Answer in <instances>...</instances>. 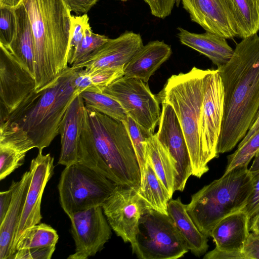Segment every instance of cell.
<instances>
[{
    "label": "cell",
    "mask_w": 259,
    "mask_h": 259,
    "mask_svg": "<svg viewBox=\"0 0 259 259\" xmlns=\"http://www.w3.org/2000/svg\"><path fill=\"white\" fill-rule=\"evenodd\" d=\"M191 21L205 31L227 39L237 37L225 0H181Z\"/></svg>",
    "instance_id": "e0dca14e"
},
{
    "label": "cell",
    "mask_w": 259,
    "mask_h": 259,
    "mask_svg": "<svg viewBox=\"0 0 259 259\" xmlns=\"http://www.w3.org/2000/svg\"><path fill=\"white\" fill-rule=\"evenodd\" d=\"M177 36L182 44L205 56L218 68L228 63L234 52L226 38L209 32L197 33L178 27Z\"/></svg>",
    "instance_id": "7402d4cb"
},
{
    "label": "cell",
    "mask_w": 259,
    "mask_h": 259,
    "mask_svg": "<svg viewBox=\"0 0 259 259\" xmlns=\"http://www.w3.org/2000/svg\"><path fill=\"white\" fill-rule=\"evenodd\" d=\"M259 152V129L243 145L227 156V164L224 173L240 166H248L250 160Z\"/></svg>",
    "instance_id": "f546056e"
},
{
    "label": "cell",
    "mask_w": 259,
    "mask_h": 259,
    "mask_svg": "<svg viewBox=\"0 0 259 259\" xmlns=\"http://www.w3.org/2000/svg\"><path fill=\"white\" fill-rule=\"evenodd\" d=\"M109 39L107 36L95 33L90 26L86 29L84 35L73 53L68 63L73 65L82 61Z\"/></svg>",
    "instance_id": "4dcf8cb0"
},
{
    "label": "cell",
    "mask_w": 259,
    "mask_h": 259,
    "mask_svg": "<svg viewBox=\"0 0 259 259\" xmlns=\"http://www.w3.org/2000/svg\"><path fill=\"white\" fill-rule=\"evenodd\" d=\"M116 185L79 162L70 164L62 171L58 185L61 206L70 217L75 212L102 206Z\"/></svg>",
    "instance_id": "52a82bcc"
},
{
    "label": "cell",
    "mask_w": 259,
    "mask_h": 259,
    "mask_svg": "<svg viewBox=\"0 0 259 259\" xmlns=\"http://www.w3.org/2000/svg\"><path fill=\"white\" fill-rule=\"evenodd\" d=\"M132 248L140 259H177L189 250L168 214L152 208L142 214Z\"/></svg>",
    "instance_id": "ba28073f"
},
{
    "label": "cell",
    "mask_w": 259,
    "mask_h": 259,
    "mask_svg": "<svg viewBox=\"0 0 259 259\" xmlns=\"http://www.w3.org/2000/svg\"><path fill=\"white\" fill-rule=\"evenodd\" d=\"M204 259H245L241 251L225 250L215 247L213 250L206 253Z\"/></svg>",
    "instance_id": "b9f144b4"
},
{
    "label": "cell",
    "mask_w": 259,
    "mask_h": 259,
    "mask_svg": "<svg viewBox=\"0 0 259 259\" xmlns=\"http://www.w3.org/2000/svg\"><path fill=\"white\" fill-rule=\"evenodd\" d=\"M123 69L124 67H111L86 71L91 76L93 86V89L90 91L101 93L103 89L124 76Z\"/></svg>",
    "instance_id": "836d02e7"
},
{
    "label": "cell",
    "mask_w": 259,
    "mask_h": 259,
    "mask_svg": "<svg viewBox=\"0 0 259 259\" xmlns=\"http://www.w3.org/2000/svg\"><path fill=\"white\" fill-rule=\"evenodd\" d=\"M75 252L68 259H87L101 250L112 235L102 206L74 213L70 217Z\"/></svg>",
    "instance_id": "7c38bea8"
},
{
    "label": "cell",
    "mask_w": 259,
    "mask_h": 259,
    "mask_svg": "<svg viewBox=\"0 0 259 259\" xmlns=\"http://www.w3.org/2000/svg\"><path fill=\"white\" fill-rule=\"evenodd\" d=\"M90 26L89 18L87 14L81 15H71V40L69 47L68 62L73 52L82 40L86 29Z\"/></svg>",
    "instance_id": "d590c367"
},
{
    "label": "cell",
    "mask_w": 259,
    "mask_h": 259,
    "mask_svg": "<svg viewBox=\"0 0 259 259\" xmlns=\"http://www.w3.org/2000/svg\"><path fill=\"white\" fill-rule=\"evenodd\" d=\"M224 91L218 69H211L204 92L199 121L201 146L208 163L219 157L217 146L224 113Z\"/></svg>",
    "instance_id": "4fadbf2b"
},
{
    "label": "cell",
    "mask_w": 259,
    "mask_h": 259,
    "mask_svg": "<svg viewBox=\"0 0 259 259\" xmlns=\"http://www.w3.org/2000/svg\"><path fill=\"white\" fill-rule=\"evenodd\" d=\"M85 105L80 95L69 105L61 121V151L58 163L67 166L78 162V149Z\"/></svg>",
    "instance_id": "d6986e66"
},
{
    "label": "cell",
    "mask_w": 259,
    "mask_h": 259,
    "mask_svg": "<svg viewBox=\"0 0 259 259\" xmlns=\"http://www.w3.org/2000/svg\"><path fill=\"white\" fill-rule=\"evenodd\" d=\"M181 3V0H176V5L178 7Z\"/></svg>",
    "instance_id": "c3c4849f"
},
{
    "label": "cell",
    "mask_w": 259,
    "mask_h": 259,
    "mask_svg": "<svg viewBox=\"0 0 259 259\" xmlns=\"http://www.w3.org/2000/svg\"><path fill=\"white\" fill-rule=\"evenodd\" d=\"M237 37L244 38L259 30V0H225Z\"/></svg>",
    "instance_id": "4316f807"
},
{
    "label": "cell",
    "mask_w": 259,
    "mask_h": 259,
    "mask_svg": "<svg viewBox=\"0 0 259 259\" xmlns=\"http://www.w3.org/2000/svg\"><path fill=\"white\" fill-rule=\"evenodd\" d=\"M22 3V0H0V8L15 9Z\"/></svg>",
    "instance_id": "bcb514c9"
},
{
    "label": "cell",
    "mask_w": 259,
    "mask_h": 259,
    "mask_svg": "<svg viewBox=\"0 0 259 259\" xmlns=\"http://www.w3.org/2000/svg\"><path fill=\"white\" fill-rule=\"evenodd\" d=\"M31 179V171H26L19 181H13L11 185V203L0 223V259H11L13 242Z\"/></svg>",
    "instance_id": "ffe728a7"
},
{
    "label": "cell",
    "mask_w": 259,
    "mask_h": 259,
    "mask_svg": "<svg viewBox=\"0 0 259 259\" xmlns=\"http://www.w3.org/2000/svg\"><path fill=\"white\" fill-rule=\"evenodd\" d=\"M171 54V47L163 41H151L144 45L124 66V76L148 82Z\"/></svg>",
    "instance_id": "44dd1931"
},
{
    "label": "cell",
    "mask_w": 259,
    "mask_h": 259,
    "mask_svg": "<svg viewBox=\"0 0 259 259\" xmlns=\"http://www.w3.org/2000/svg\"><path fill=\"white\" fill-rule=\"evenodd\" d=\"M54 161V158L50 153L43 154L42 151H38L37 156L31 161L29 170L31 179L15 236L12 257L15 245L23 231L41 222L42 196L47 184L53 175Z\"/></svg>",
    "instance_id": "9a60e30c"
},
{
    "label": "cell",
    "mask_w": 259,
    "mask_h": 259,
    "mask_svg": "<svg viewBox=\"0 0 259 259\" xmlns=\"http://www.w3.org/2000/svg\"><path fill=\"white\" fill-rule=\"evenodd\" d=\"M78 162L116 185L139 188L140 166L125 125L85 106Z\"/></svg>",
    "instance_id": "3957f363"
},
{
    "label": "cell",
    "mask_w": 259,
    "mask_h": 259,
    "mask_svg": "<svg viewBox=\"0 0 259 259\" xmlns=\"http://www.w3.org/2000/svg\"><path fill=\"white\" fill-rule=\"evenodd\" d=\"M78 69L67 68L53 82L33 92L1 122L0 145L27 153L50 146L60 134L64 115L71 101L78 95L73 80Z\"/></svg>",
    "instance_id": "6da1fadb"
},
{
    "label": "cell",
    "mask_w": 259,
    "mask_h": 259,
    "mask_svg": "<svg viewBox=\"0 0 259 259\" xmlns=\"http://www.w3.org/2000/svg\"><path fill=\"white\" fill-rule=\"evenodd\" d=\"M16 28L14 36L7 47L13 56L34 76V41L30 22L22 3L14 9Z\"/></svg>",
    "instance_id": "d4e9b609"
},
{
    "label": "cell",
    "mask_w": 259,
    "mask_h": 259,
    "mask_svg": "<svg viewBox=\"0 0 259 259\" xmlns=\"http://www.w3.org/2000/svg\"><path fill=\"white\" fill-rule=\"evenodd\" d=\"M252 188L245 206L241 209L250 217L259 207V170L251 172Z\"/></svg>",
    "instance_id": "8d00e7d4"
},
{
    "label": "cell",
    "mask_w": 259,
    "mask_h": 259,
    "mask_svg": "<svg viewBox=\"0 0 259 259\" xmlns=\"http://www.w3.org/2000/svg\"><path fill=\"white\" fill-rule=\"evenodd\" d=\"M211 69L193 67L171 76L156 96L173 108L183 130L190 157L192 175L200 178L209 170L199 137V121L203 96Z\"/></svg>",
    "instance_id": "5b68a950"
},
{
    "label": "cell",
    "mask_w": 259,
    "mask_h": 259,
    "mask_svg": "<svg viewBox=\"0 0 259 259\" xmlns=\"http://www.w3.org/2000/svg\"><path fill=\"white\" fill-rule=\"evenodd\" d=\"M117 101L128 116L149 135L154 134L161 115L157 97L147 82L123 76L101 91Z\"/></svg>",
    "instance_id": "9c48e42d"
},
{
    "label": "cell",
    "mask_w": 259,
    "mask_h": 259,
    "mask_svg": "<svg viewBox=\"0 0 259 259\" xmlns=\"http://www.w3.org/2000/svg\"><path fill=\"white\" fill-rule=\"evenodd\" d=\"M242 252L245 259H259V232L249 233L243 246Z\"/></svg>",
    "instance_id": "74e56055"
},
{
    "label": "cell",
    "mask_w": 259,
    "mask_h": 259,
    "mask_svg": "<svg viewBox=\"0 0 259 259\" xmlns=\"http://www.w3.org/2000/svg\"><path fill=\"white\" fill-rule=\"evenodd\" d=\"M148 6L152 15L161 16L171 13L176 0H143Z\"/></svg>",
    "instance_id": "f35d334b"
},
{
    "label": "cell",
    "mask_w": 259,
    "mask_h": 259,
    "mask_svg": "<svg viewBox=\"0 0 259 259\" xmlns=\"http://www.w3.org/2000/svg\"><path fill=\"white\" fill-rule=\"evenodd\" d=\"M252 188V174L247 166L234 168L194 194L186 204L187 212L208 237L220 220L245 206Z\"/></svg>",
    "instance_id": "8992f818"
},
{
    "label": "cell",
    "mask_w": 259,
    "mask_h": 259,
    "mask_svg": "<svg viewBox=\"0 0 259 259\" xmlns=\"http://www.w3.org/2000/svg\"><path fill=\"white\" fill-rule=\"evenodd\" d=\"M12 192L13 187L11 185L8 190L0 192V223L3 221L10 206Z\"/></svg>",
    "instance_id": "7bdbcfd3"
},
{
    "label": "cell",
    "mask_w": 259,
    "mask_h": 259,
    "mask_svg": "<svg viewBox=\"0 0 259 259\" xmlns=\"http://www.w3.org/2000/svg\"><path fill=\"white\" fill-rule=\"evenodd\" d=\"M167 211L189 250L198 256L205 253L208 248L207 237L196 227L187 212L186 204L182 203L180 197L170 199Z\"/></svg>",
    "instance_id": "cb8c5ba5"
},
{
    "label": "cell",
    "mask_w": 259,
    "mask_h": 259,
    "mask_svg": "<svg viewBox=\"0 0 259 259\" xmlns=\"http://www.w3.org/2000/svg\"><path fill=\"white\" fill-rule=\"evenodd\" d=\"M59 239L50 225L39 223L25 229L19 238L11 259H50Z\"/></svg>",
    "instance_id": "ac0fdd59"
},
{
    "label": "cell",
    "mask_w": 259,
    "mask_h": 259,
    "mask_svg": "<svg viewBox=\"0 0 259 259\" xmlns=\"http://www.w3.org/2000/svg\"><path fill=\"white\" fill-rule=\"evenodd\" d=\"M16 18L14 9L0 8V44L8 47L16 31Z\"/></svg>",
    "instance_id": "e575fe53"
},
{
    "label": "cell",
    "mask_w": 259,
    "mask_h": 259,
    "mask_svg": "<svg viewBox=\"0 0 259 259\" xmlns=\"http://www.w3.org/2000/svg\"><path fill=\"white\" fill-rule=\"evenodd\" d=\"M249 230L251 232H259V207L249 218Z\"/></svg>",
    "instance_id": "ee69618b"
},
{
    "label": "cell",
    "mask_w": 259,
    "mask_h": 259,
    "mask_svg": "<svg viewBox=\"0 0 259 259\" xmlns=\"http://www.w3.org/2000/svg\"><path fill=\"white\" fill-rule=\"evenodd\" d=\"M143 46L139 33L126 31L116 38H109L82 61L71 67L74 69L85 68V71L124 67Z\"/></svg>",
    "instance_id": "2e32d148"
},
{
    "label": "cell",
    "mask_w": 259,
    "mask_h": 259,
    "mask_svg": "<svg viewBox=\"0 0 259 259\" xmlns=\"http://www.w3.org/2000/svg\"><path fill=\"white\" fill-rule=\"evenodd\" d=\"M146 157L167 190L171 199L175 192L177 176L176 164L167 150L158 140L156 134L148 137L145 142Z\"/></svg>",
    "instance_id": "484cf974"
},
{
    "label": "cell",
    "mask_w": 259,
    "mask_h": 259,
    "mask_svg": "<svg viewBox=\"0 0 259 259\" xmlns=\"http://www.w3.org/2000/svg\"><path fill=\"white\" fill-rule=\"evenodd\" d=\"M26 153L0 145V180L5 179L24 162Z\"/></svg>",
    "instance_id": "d6a6232c"
},
{
    "label": "cell",
    "mask_w": 259,
    "mask_h": 259,
    "mask_svg": "<svg viewBox=\"0 0 259 259\" xmlns=\"http://www.w3.org/2000/svg\"><path fill=\"white\" fill-rule=\"evenodd\" d=\"M259 129V113L256 117L255 120L253 123L252 125L248 131L245 137L242 139V140L239 143L238 146H240L243 145L244 143H245L248 139L253 134H254L256 131Z\"/></svg>",
    "instance_id": "f6af8a7d"
},
{
    "label": "cell",
    "mask_w": 259,
    "mask_h": 259,
    "mask_svg": "<svg viewBox=\"0 0 259 259\" xmlns=\"http://www.w3.org/2000/svg\"><path fill=\"white\" fill-rule=\"evenodd\" d=\"M99 0H64L70 12L77 15L87 14Z\"/></svg>",
    "instance_id": "60d3db41"
},
{
    "label": "cell",
    "mask_w": 259,
    "mask_h": 259,
    "mask_svg": "<svg viewBox=\"0 0 259 259\" xmlns=\"http://www.w3.org/2000/svg\"><path fill=\"white\" fill-rule=\"evenodd\" d=\"M138 193L150 208L168 214L167 205L170 198L147 158Z\"/></svg>",
    "instance_id": "83f0119b"
},
{
    "label": "cell",
    "mask_w": 259,
    "mask_h": 259,
    "mask_svg": "<svg viewBox=\"0 0 259 259\" xmlns=\"http://www.w3.org/2000/svg\"><path fill=\"white\" fill-rule=\"evenodd\" d=\"M34 41L35 91L53 82L67 68L71 12L64 0H22Z\"/></svg>",
    "instance_id": "277c9868"
},
{
    "label": "cell",
    "mask_w": 259,
    "mask_h": 259,
    "mask_svg": "<svg viewBox=\"0 0 259 259\" xmlns=\"http://www.w3.org/2000/svg\"><path fill=\"white\" fill-rule=\"evenodd\" d=\"M249 217L240 210L222 219L212 228L210 236L215 247L225 250L242 252L249 234Z\"/></svg>",
    "instance_id": "603a6c76"
},
{
    "label": "cell",
    "mask_w": 259,
    "mask_h": 259,
    "mask_svg": "<svg viewBox=\"0 0 259 259\" xmlns=\"http://www.w3.org/2000/svg\"><path fill=\"white\" fill-rule=\"evenodd\" d=\"M87 109L97 111L118 121L124 122L128 115L120 103L101 92L85 91L80 94Z\"/></svg>",
    "instance_id": "f1b7e54d"
},
{
    "label": "cell",
    "mask_w": 259,
    "mask_h": 259,
    "mask_svg": "<svg viewBox=\"0 0 259 259\" xmlns=\"http://www.w3.org/2000/svg\"><path fill=\"white\" fill-rule=\"evenodd\" d=\"M162 109L156 135L167 150L176 164L177 176L175 191H183L192 175V167L185 138L178 118L172 107L161 103Z\"/></svg>",
    "instance_id": "5bb4252c"
},
{
    "label": "cell",
    "mask_w": 259,
    "mask_h": 259,
    "mask_svg": "<svg viewBox=\"0 0 259 259\" xmlns=\"http://www.w3.org/2000/svg\"><path fill=\"white\" fill-rule=\"evenodd\" d=\"M73 84L75 91L78 95L85 91H91L93 88L90 75L83 68L78 69L76 71Z\"/></svg>",
    "instance_id": "ab89813d"
},
{
    "label": "cell",
    "mask_w": 259,
    "mask_h": 259,
    "mask_svg": "<svg viewBox=\"0 0 259 259\" xmlns=\"http://www.w3.org/2000/svg\"><path fill=\"white\" fill-rule=\"evenodd\" d=\"M32 75L11 53L0 44L1 122L35 91Z\"/></svg>",
    "instance_id": "8fae6325"
},
{
    "label": "cell",
    "mask_w": 259,
    "mask_h": 259,
    "mask_svg": "<svg viewBox=\"0 0 259 259\" xmlns=\"http://www.w3.org/2000/svg\"><path fill=\"white\" fill-rule=\"evenodd\" d=\"M249 170L251 172L259 170V152L255 156L252 164L249 168Z\"/></svg>",
    "instance_id": "7dc6e473"
},
{
    "label": "cell",
    "mask_w": 259,
    "mask_h": 259,
    "mask_svg": "<svg viewBox=\"0 0 259 259\" xmlns=\"http://www.w3.org/2000/svg\"><path fill=\"white\" fill-rule=\"evenodd\" d=\"M224 91L217 153L228 152L245 137L259 113V36L242 38L226 64L218 67Z\"/></svg>",
    "instance_id": "7a4b0ae2"
},
{
    "label": "cell",
    "mask_w": 259,
    "mask_h": 259,
    "mask_svg": "<svg viewBox=\"0 0 259 259\" xmlns=\"http://www.w3.org/2000/svg\"><path fill=\"white\" fill-rule=\"evenodd\" d=\"M128 131L140 166L141 176L146 161L145 142L149 135L130 116L123 122Z\"/></svg>",
    "instance_id": "1f68e13d"
},
{
    "label": "cell",
    "mask_w": 259,
    "mask_h": 259,
    "mask_svg": "<svg viewBox=\"0 0 259 259\" xmlns=\"http://www.w3.org/2000/svg\"><path fill=\"white\" fill-rule=\"evenodd\" d=\"M139 188L117 185L102 205L104 213L117 236L132 246L143 212L150 208L138 193Z\"/></svg>",
    "instance_id": "30bf717a"
}]
</instances>
